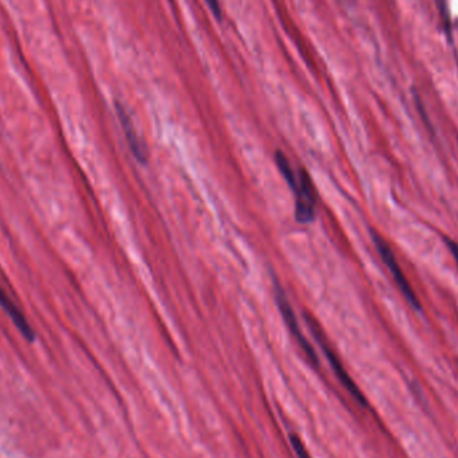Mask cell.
<instances>
[{
    "instance_id": "cell-1",
    "label": "cell",
    "mask_w": 458,
    "mask_h": 458,
    "mask_svg": "<svg viewBox=\"0 0 458 458\" xmlns=\"http://www.w3.org/2000/svg\"><path fill=\"white\" fill-rule=\"evenodd\" d=\"M371 238H372V242H374V245H375L382 262L385 263V266L390 271V274L393 276V279H394L399 291L402 292L403 298L406 299V302L416 311H421L422 309L421 302H420L417 294L414 292L413 287L410 285L409 280L406 279V276L403 274L392 246L387 244V242L381 235H378L377 232H371Z\"/></svg>"
},
{
    "instance_id": "cell-2",
    "label": "cell",
    "mask_w": 458,
    "mask_h": 458,
    "mask_svg": "<svg viewBox=\"0 0 458 458\" xmlns=\"http://www.w3.org/2000/svg\"><path fill=\"white\" fill-rule=\"evenodd\" d=\"M305 322H307V325H308V327H309V330H311V333H312V335L315 336L316 342H318L319 346L322 347L323 353L326 354V358H327L329 364L333 367V370H334V372H335L338 379L342 382V385L346 387V390L354 397V399H355L359 405H362L364 407H366L367 400L365 396H364V393L359 390V387L355 385V382L353 381V378L348 375L347 370H346V368L343 367V365H342L340 359L336 357L335 353L333 351V348H331L330 344L327 343L326 336L323 334V331L320 330V327L318 326V323L315 322V319L311 318L308 314H305Z\"/></svg>"
},
{
    "instance_id": "cell-3",
    "label": "cell",
    "mask_w": 458,
    "mask_h": 458,
    "mask_svg": "<svg viewBox=\"0 0 458 458\" xmlns=\"http://www.w3.org/2000/svg\"><path fill=\"white\" fill-rule=\"evenodd\" d=\"M274 292H275V299L276 303H277V307L280 309V314L287 325V327L290 329L291 334L294 335V338L296 339V342L299 343V346L302 347V350L305 351V357L308 358V361L314 365V366H318L319 365V359H318V355L315 353V350L312 348V346L309 344V342L307 340V338L303 335L302 330H301V326H299V322L296 319V315L292 309V307L290 305V301L287 299L285 296V292L284 290L275 283V288H274Z\"/></svg>"
},
{
    "instance_id": "cell-4",
    "label": "cell",
    "mask_w": 458,
    "mask_h": 458,
    "mask_svg": "<svg viewBox=\"0 0 458 458\" xmlns=\"http://www.w3.org/2000/svg\"><path fill=\"white\" fill-rule=\"evenodd\" d=\"M299 186L294 192L295 197V218L301 224L312 222L316 214L315 186L305 169L299 172Z\"/></svg>"
},
{
    "instance_id": "cell-5",
    "label": "cell",
    "mask_w": 458,
    "mask_h": 458,
    "mask_svg": "<svg viewBox=\"0 0 458 458\" xmlns=\"http://www.w3.org/2000/svg\"><path fill=\"white\" fill-rule=\"evenodd\" d=\"M116 110H117V116H118V120L121 123V126H123V133H125V138L127 141V145L130 148V152L133 153L134 158L145 165L148 162V149H147V145L144 144L142 138L138 136L137 130H136V126L134 123L131 121L129 113L126 112V109L123 107V105L121 103H116Z\"/></svg>"
},
{
    "instance_id": "cell-6",
    "label": "cell",
    "mask_w": 458,
    "mask_h": 458,
    "mask_svg": "<svg viewBox=\"0 0 458 458\" xmlns=\"http://www.w3.org/2000/svg\"><path fill=\"white\" fill-rule=\"evenodd\" d=\"M0 307L8 315V318L12 320V323L15 325V327L18 329V331L23 335V338L29 342H34L35 338H36V334H35L30 322L25 316L23 311L15 305V302L8 296V294L4 291V288L1 285H0Z\"/></svg>"
},
{
    "instance_id": "cell-7",
    "label": "cell",
    "mask_w": 458,
    "mask_h": 458,
    "mask_svg": "<svg viewBox=\"0 0 458 458\" xmlns=\"http://www.w3.org/2000/svg\"><path fill=\"white\" fill-rule=\"evenodd\" d=\"M275 161L283 179L285 180V183H288L291 190L295 192L299 186V177H296L295 170H294L290 160L285 157L284 153L276 152Z\"/></svg>"
},
{
    "instance_id": "cell-8",
    "label": "cell",
    "mask_w": 458,
    "mask_h": 458,
    "mask_svg": "<svg viewBox=\"0 0 458 458\" xmlns=\"http://www.w3.org/2000/svg\"><path fill=\"white\" fill-rule=\"evenodd\" d=\"M435 5L438 8L442 25L445 27V31L448 34V39L452 42V21H450V12H449V5H448V0H434Z\"/></svg>"
},
{
    "instance_id": "cell-9",
    "label": "cell",
    "mask_w": 458,
    "mask_h": 458,
    "mask_svg": "<svg viewBox=\"0 0 458 458\" xmlns=\"http://www.w3.org/2000/svg\"><path fill=\"white\" fill-rule=\"evenodd\" d=\"M290 442L296 453V456L299 458H311V456L308 455L307 449H305V444L302 442V440L299 438V435L296 434H290Z\"/></svg>"
},
{
    "instance_id": "cell-10",
    "label": "cell",
    "mask_w": 458,
    "mask_h": 458,
    "mask_svg": "<svg viewBox=\"0 0 458 458\" xmlns=\"http://www.w3.org/2000/svg\"><path fill=\"white\" fill-rule=\"evenodd\" d=\"M205 1H207V4H208L209 10L212 11L214 18L218 19V21H221L222 15H221V5H220V1H218V0H205Z\"/></svg>"
},
{
    "instance_id": "cell-11",
    "label": "cell",
    "mask_w": 458,
    "mask_h": 458,
    "mask_svg": "<svg viewBox=\"0 0 458 458\" xmlns=\"http://www.w3.org/2000/svg\"><path fill=\"white\" fill-rule=\"evenodd\" d=\"M445 244L448 245V248H449V251H450V253H452V256H453L458 268V243H456L453 239L446 238L445 239Z\"/></svg>"
},
{
    "instance_id": "cell-12",
    "label": "cell",
    "mask_w": 458,
    "mask_h": 458,
    "mask_svg": "<svg viewBox=\"0 0 458 458\" xmlns=\"http://www.w3.org/2000/svg\"><path fill=\"white\" fill-rule=\"evenodd\" d=\"M457 364H458V362H457Z\"/></svg>"
}]
</instances>
